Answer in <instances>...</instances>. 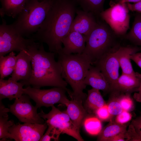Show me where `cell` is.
Masks as SVG:
<instances>
[{
    "instance_id": "cell-1",
    "label": "cell",
    "mask_w": 141,
    "mask_h": 141,
    "mask_svg": "<svg viewBox=\"0 0 141 141\" xmlns=\"http://www.w3.org/2000/svg\"><path fill=\"white\" fill-rule=\"evenodd\" d=\"M77 4L75 0H53L39 29L30 38L46 44L50 52L60 53L62 40L69 33L74 18Z\"/></svg>"
},
{
    "instance_id": "cell-2",
    "label": "cell",
    "mask_w": 141,
    "mask_h": 141,
    "mask_svg": "<svg viewBox=\"0 0 141 141\" xmlns=\"http://www.w3.org/2000/svg\"><path fill=\"white\" fill-rule=\"evenodd\" d=\"M30 56L32 68L31 77L27 81H20L24 85L38 89L45 86L62 88L69 95L67 83L62 78L61 65L55 59V54L45 51L43 43L33 42L26 50Z\"/></svg>"
},
{
    "instance_id": "cell-3",
    "label": "cell",
    "mask_w": 141,
    "mask_h": 141,
    "mask_svg": "<svg viewBox=\"0 0 141 141\" xmlns=\"http://www.w3.org/2000/svg\"><path fill=\"white\" fill-rule=\"evenodd\" d=\"M58 55V61L62 68V76L73 90L70 97L71 99L84 102L87 96L83 92L86 86L84 81L91 64L90 60L83 54L61 53Z\"/></svg>"
},
{
    "instance_id": "cell-4",
    "label": "cell",
    "mask_w": 141,
    "mask_h": 141,
    "mask_svg": "<svg viewBox=\"0 0 141 141\" xmlns=\"http://www.w3.org/2000/svg\"><path fill=\"white\" fill-rule=\"evenodd\" d=\"M53 0H26L25 5L11 25L23 37L30 38L39 30L45 19Z\"/></svg>"
},
{
    "instance_id": "cell-5",
    "label": "cell",
    "mask_w": 141,
    "mask_h": 141,
    "mask_svg": "<svg viewBox=\"0 0 141 141\" xmlns=\"http://www.w3.org/2000/svg\"><path fill=\"white\" fill-rule=\"evenodd\" d=\"M116 36L105 22L98 21L87 39L82 54L87 57L93 64L109 52Z\"/></svg>"
},
{
    "instance_id": "cell-6",
    "label": "cell",
    "mask_w": 141,
    "mask_h": 141,
    "mask_svg": "<svg viewBox=\"0 0 141 141\" xmlns=\"http://www.w3.org/2000/svg\"><path fill=\"white\" fill-rule=\"evenodd\" d=\"M126 3L117 2L102 11L99 16L118 36L125 35L130 28V16Z\"/></svg>"
},
{
    "instance_id": "cell-7",
    "label": "cell",
    "mask_w": 141,
    "mask_h": 141,
    "mask_svg": "<svg viewBox=\"0 0 141 141\" xmlns=\"http://www.w3.org/2000/svg\"><path fill=\"white\" fill-rule=\"evenodd\" d=\"M0 26V56L12 52L26 50L35 41L31 38L25 39L18 33L11 24H7L4 19Z\"/></svg>"
},
{
    "instance_id": "cell-8",
    "label": "cell",
    "mask_w": 141,
    "mask_h": 141,
    "mask_svg": "<svg viewBox=\"0 0 141 141\" xmlns=\"http://www.w3.org/2000/svg\"><path fill=\"white\" fill-rule=\"evenodd\" d=\"M23 94L28 95L36 103V106L51 107L57 103L66 105L69 100L66 94V91L60 87H54L48 89H41L30 86L23 88Z\"/></svg>"
},
{
    "instance_id": "cell-9",
    "label": "cell",
    "mask_w": 141,
    "mask_h": 141,
    "mask_svg": "<svg viewBox=\"0 0 141 141\" xmlns=\"http://www.w3.org/2000/svg\"><path fill=\"white\" fill-rule=\"evenodd\" d=\"M48 113L42 110L38 113L40 117L46 120L47 125L54 128L61 134L71 136L78 141H83L80 132L76 130L66 110L62 111L53 105Z\"/></svg>"
},
{
    "instance_id": "cell-10",
    "label": "cell",
    "mask_w": 141,
    "mask_h": 141,
    "mask_svg": "<svg viewBox=\"0 0 141 141\" xmlns=\"http://www.w3.org/2000/svg\"><path fill=\"white\" fill-rule=\"evenodd\" d=\"M30 98L28 95L24 94L19 98L15 99L14 103L9 106V112L24 123L44 124L45 121L37 112L38 108L32 104Z\"/></svg>"
},
{
    "instance_id": "cell-11",
    "label": "cell",
    "mask_w": 141,
    "mask_h": 141,
    "mask_svg": "<svg viewBox=\"0 0 141 141\" xmlns=\"http://www.w3.org/2000/svg\"><path fill=\"white\" fill-rule=\"evenodd\" d=\"M48 126L45 121L43 124L19 123L14 124L9 128L11 139L15 141H39Z\"/></svg>"
},
{
    "instance_id": "cell-12",
    "label": "cell",
    "mask_w": 141,
    "mask_h": 141,
    "mask_svg": "<svg viewBox=\"0 0 141 141\" xmlns=\"http://www.w3.org/2000/svg\"><path fill=\"white\" fill-rule=\"evenodd\" d=\"M93 64L103 74L109 84L110 91H116L120 67L115 51L106 53Z\"/></svg>"
},
{
    "instance_id": "cell-13",
    "label": "cell",
    "mask_w": 141,
    "mask_h": 141,
    "mask_svg": "<svg viewBox=\"0 0 141 141\" xmlns=\"http://www.w3.org/2000/svg\"><path fill=\"white\" fill-rule=\"evenodd\" d=\"M77 15L73 22L70 32L75 31L85 36L87 39L97 25L95 16L91 12L77 9Z\"/></svg>"
},
{
    "instance_id": "cell-14",
    "label": "cell",
    "mask_w": 141,
    "mask_h": 141,
    "mask_svg": "<svg viewBox=\"0 0 141 141\" xmlns=\"http://www.w3.org/2000/svg\"><path fill=\"white\" fill-rule=\"evenodd\" d=\"M17 61L15 69L9 79L17 81H28L32 72L31 57L26 50H22L16 55Z\"/></svg>"
},
{
    "instance_id": "cell-15",
    "label": "cell",
    "mask_w": 141,
    "mask_h": 141,
    "mask_svg": "<svg viewBox=\"0 0 141 141\" xmlns=\"http://www.w3.org/2000/svg\"><path fill=\"white\" fill-rule=\"evenodd\" d=\"M86 40L84 35L77 32H70L62 40L64 47L61 53L66 54H81L85 49Z\"/></svg>"
},
{
    "instance_id": "cell-16",
    "label": "cell",
    "mask_w": 141,
    "mask_h": 141,
    "mask_svg": "<svg viewBox=\"0 0 141 141\" xmlns=\"http://www.w3.org/2000/svg\"><path fill=\"white\" fill-rule=\"evenodd\" d=\"M83 103L82 102L71 99L66 105V112L76 130L79 132L84 120L89 115Z\"/></svg>"
},
{
    "instance_id": "cell-17",
    "label": "cell",
    "mask_w": 141,
    "mask_h": 141,
    "mask_svg": "<svg viewBox=\"0 0 141 141\" xmlns=\"http://www.w3.org/2000/svg\"><path fill=\"white\" fill-rule=\"evenodd\" d=\"M24 86L21 82L0 79V100L7 98L10 101L19 98L23 94Z\"/></svg>"
},
{
    "instance_id": "cell-18",
    "label": "cell",
    "mask_w": 141,
    "mask_h": 141,
    "mask_svg": "<svg viewBox=\"0 0 141 141\" xmlns=\"http://www.w3.org/2000/svg\"><path fill=\"white\" fill-rule=\"evenodd\" d=\"M84 82L86 85H90L93 88L104 92L110 90L109 84L104 75L96 66H91L87 72Z\"/></svg>"
},
{
    "instance_id": "cell-19",
    "label": "cell",
    "mask_w": 141,
    "mask_h": 141,
    "mask_svg": "<svg viewBox=\"0 0 141 141\" xmlns=\"http://www.w3.org/2000/svg\"><path fill=\"white\" fill-rule=\"evenodd\" d=\"M139 49L136 47H122L115 51L122 73L133 74L137 73L133 69L131 61L130 55L137 52Z\"/></svg>"
},
{
    "instance_id": "cell-20",
    "label": "cell",
    "mask_w": 141,
    "mask_h": 141,
    "mask_svg": "<svg viewBox=\"0 0 141 141\" xmlns=\"http://www.w3.org/2000/svg\"><path fill=\"white\" fill-rule=\"evenodd\" d=\"M141 81V74H130L122 73L117 81L116 91L128 93L139 87Z\"/></svg>"
},
{
    "instance_id": "cell-21",
    "label": "cell",
    "mask_w": 141,
    "mask_h": 141,
    "mask_svg": "<svg viewBox=\"0 0 141 141\" xmlns=\"http://www.w3.org/2000/svg\"><path fill=\"white\" fill-rule=\"evenodd\" d=\"M84 106L89 114H95L96 110L106 104L99 90L92 88L88 91Z\"/></svg>"
},
{
    "instance_id": "cell-22",
    "label": "cell",
    "mask_w": 141,
    "mask_h": 141,
    "mask_svg": "<svg viewBox=\"0 0 141 141\" xmlns=\"http://www.w3.org/2000/svg\"><path fill=\"white\" fill-rule=\"evenodd\" d=\"M9 109L6 108L0 100V141H5L8 138L10 139L9 132L10 127L15 124L14 121H8V113Z\"/></svg>"
},
{
    "instance_id": "cell-23",
    "label": "cell",
    "mask_w": 141,
    "mask_h": 141,
    "mask_svg": "<svg viewBox=\"0 0 141 141\" xmlns=\"http://www.w3.org/2000/svg\"><path fill=\"white\" fill-rule=\"evenodd\" d=\"M127 125L120 124L111 120L107 126L102 129L98 135L97 141H107L109 138L122 132H126Z\"/></svg>"
},
{
    "instance_id": "cell-24",
    "label": "cell",
    "mask_w": 141,
    "mask_h": 141,
    "mask_svg": "<svg viewBox=\"0 0 141 141\" xmlns=\"http://www.w3.org/2000/svg\"><path fill=\"white\" fill-rule=\"evenodd\" d=\"M16 56L14 52L7 56H0V79L4 78L11 74L16 66Z\"/></svg>"
},
{
    "instance_id": "cell-25",
    "label": "cell",
    "mask_w": 141,
    "mask_h": 141,
    "mask_svg": "<svg viewBox=\"0 0 141 141\" xmlns=\"http://www.w3.org/2000/svg\"><path fill=\"white\" fill-rule=\"evenodd\" d=\"M26 0H0L1 8L7 16L14 18L23 9Z\"/></svg>"
},
{
    "instance_id": "cell-26",
    "label": "cell",
    "mask_w": 141,
    "mask_h": 141,
    "mask_svg": "<svg viewBox=\"0 0 141 141\" xmlns=\"http://www.w3.org/2000/svg\"><path fill=\"white\" fill-rule=\"evenodd\" d=\"M126 37L134 44L141 47V13L136 12L132 27Z\"/></svg>"
},
{
    "instance_id": "cell-27",
    "label": "cell",
    "mask_w": 141,
    "mask_h": 141,
    "mask_svg": "<svg viewBox=\"0 0 141 141\" xmlns=\"http://www.w3.org/2000/svg\"><path fill=\"white\" fill-rule=\"evenodd\" d=\"M84 11L91 12L95 16H99L104 10V4L105 0H75Z\"/></svg>"
},
{
    "instance_id": "cell-28",
    "label": "cell",
    "mask_w": 141,
    "mask_h": 141,
    "mask_svg": "<svg viewBox=\"0 0 141 141\" xmlns=\"http://www.w3.org/2000/svg\"><path fill=\"white\" fill-rule=\"evenodd\" d=\"M83 124L86 132L92 136L98 135L102 129L101 121L96 116H88Z\"/></svg>"
},
{
    "instance_id": "cell-29",
    "label": "cell",
    "mask_w": 141,
    "mask_h": 141,
    "mask_svg": "<svg viewBox=\"0 0 141 141\" xmlns=\"http://www.w3.org/2000/svg\"><path fill=\"white\" fill-rule=\"evenodd\" d=\"M112 92L110 100L107 104L109 112L113 117L120 114L123 110L119 101V92L114 91Z\"/></svg>"
},
{
    "instance_id": "cell-30",
    "label": "cell",
    "mask_w": 141,
    "mask_h": 141,
    "mask_svg": "<svg viewBox=\"0 0 141 141\" xmlns=\"http://www.w3.org/2000/svg\"><path fill=\"white\" fill-rule=\"evenodd\" d=\"M118 98L123 110L129 112L133 109V102L128 93L121 94V92H119Z\"/></svg>"
},
{
    "instance_id": "cell-31",
    "label": "cell",
    "mask_w": 141,
    "mask_h": 141,
    "mask_svg": "<svg viewBox=\"0 0 141 141\" xmlns=\"http://www.w3.org/2000/svg\"><path fill=\"white\" fill-rule=\"evenodd\" d=\"M95 114L99 119L103 121H110L112 120L113 117L109 112L107 104L97 109Z\"/></svg>"
},
{
    "instance_id": "cell-32",
    "label": "cell",
    "mask_w": 141,
    "mask_h": 141,
    "mask_svg": "<svg viewBox=\"0 0 141 141\" xmlns=\"http://www.w3.org/2000/svg\"><path fill=\"white\" fill-rule=\"evenodd\" d=\"M125 141H141V136L137 133L132 124L129 126L125 134Z\"/></svg>"
},
{
    "instance_id": "cell-33",
    "label": "cell",
    "mask_w": 141,
    "mask_h": 141,
    "mask_svg": "<svg viewBox=\"0 0 141 141\" xmlns=\"http://www.w3.org/2000/svg\"><path fill=\"white\" fill-rule=\"evenodd\" d=\"M132 117L129 111L123 110L116 116L115 121L119 124H125L131 120Z\"/></svg>"
},
{
    "instance_id": "cell-34",
    "label": "cell",
    "mask_w": 141,
    "mask_h": 141,
    "mask_svg": "<svg viewBox=\"0 0 141 141\" xmlns=\"http://www.w3.org/2000/svg\"><path fill=\"white\" fill-rule=\"evenodd\" d=\"M48 126L47 130L40 138L39 141H50L52 139L56 141V136L51 127L50 126Z\"/></svg>"
},
{
    "instance_id": "cell-35",
    "label": "cell",
    "mask_w": 141,
    "mask_h": 141,
    "mask_svg": "<svg viewBox=\"0 0 141 141\" xmlns=\"http://www.w3.org/2000/svg\"><path fill=\"white\" fill-rule=\"evenodd\" d=\"M126 3L129 10L141 13V1L133 4Z\"/></svg>"
},
{
    "instance_id": "cell-36",
    "label": "cell",
    "mask_w": 141,
    "mask_h": 141,
    "mask_svg": "<svg viewBox=\"0 0 141 141\" xmlns=\"http://www.w3.org/2000/svg\"><path fill=\"white\" fill-rule=\"evenodd\" d=\"M137 133L141 136V116L133 120L131 124Z\"/></svg>"
},
{
    "instance_id": "cell-37",
    "label": "cell",
    "mask_w": 141,
    "mask_h": 141,
    "mask_svg": "<svg viewBox=\"0 0 141 141\" xmlns=\"http://www.w3.org/2000/svg\"><path fill=\"white\" fill-rule=\"evenodd\" d=\"M130 58L141 69V52L132 54L130 55Z\"/></svg>"
},
{
    "instance_id": "cell-38",
    "label": "cell",
    "mask_w": 141,
    "mask_h": 141,
    "mask_svg": "<svg viewBox=\"0 0 141 141\" xmlns=\"http://www.w3.org/2000/svg\"><path fill=\"white\" fill-rule=\"evenodd\" d=\"M126 132H122L109 138L107 141H125V134Z\"/></svg>"
},
{
    "instance_id": "cell-39",
    "label": "cell",
    "mask_w": 141,
    "mask_h": 141,
    "mask_svg": "<svg viewBox=\"0 0 141 141\" xmlns=\"http://www.w3.org/2000/svg\"><path fill=\"white\" fill-rule=\"evenodd\" d=\"M137 90L138 92L135 93L133 97L137 101L141 102V81Z\"/></svg>"
},
{
    "instance_id": "cell-40",
    "label": "cell",
    "mask_w": 141,
    "mask_h": 141,
    "mask_svg": "<svg viewBox=\"0 0 141 141\" xmlns=\"http://www.w3.org/2000/svg\"><path fill=\"white\" fill-rule=\"evenodd\" d=\"M140 1L141 0H118L117 2L121 3H127L132 2L135 3Z\"/></svg>"
},
{
    "instance_id": "cell-41",
    "label": "cell",
    "mask_w": 141,
    "mask_h": 141,
    "mask_svg": "<svg viewBox=\"0 0 141 141\" xmlns=\"http://www.w3.org/2000/svg\"><path fill=\"white\" fill-rule=\"evenodd\" d=\"M0 14L2 18L4 17V15H5L4 12L1 8H0Z\"/></svg>"
},
{
    "instance_id": "cell-42",
    "label": "cell",
    "mask_w": 141,
    "mask_h": 141,
    "mask_svg": "<svg viewBox=\"0 0 141 141\" xmlns=\"http://www.w3.org/2000/svg\"><path fill=\"white\" fill-rule=\"evenodd\" d=\"M38 0L40 1H43L46 0Z\"/></svg>"
}]
</instances>
